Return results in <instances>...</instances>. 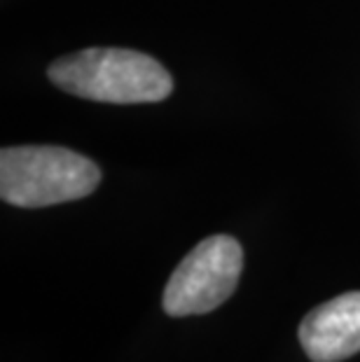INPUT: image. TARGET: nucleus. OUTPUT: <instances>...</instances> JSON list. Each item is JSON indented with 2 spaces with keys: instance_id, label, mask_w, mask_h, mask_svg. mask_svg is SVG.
I'll return each instance as SVG.
<instances>
[{
  "instance_id": "nucleus-4",
  "label": "nucleus",
  "mask_w": 360,
  "mask_h": 362,
  "mask_svg": "<svg viewBox=\"0 0 360 362\" xmlns=\"http://www.w3.org/2000/svg\"><path fill=\"white\" fill-rule=\"evenodd\" d=\"M300 344L313 362H342L360 351V292H344L304 315Z\"/></svg>"
},
{
  "instance_id": "nucleus-1",
  "label": "nucleus",
  "mask_w": 360,
  "mask_h": 362,
  "mask_svg": "<svg viewBox=\"0 0 360 362\" xmlns=\"http://www.w3.org/2000/svg\"><path fill=\"white\" fill-rule=\"evenodd\" d=\"M50 80L66 94L101 103H157L173 91L166 68L143 52L91 47L57 59Z\"/></svg>"
},
{
  "instance_id": "nucleus-2",
  "label": "nucleus",
  "mask_w": 360,
  "mask_h": 362,
  "mask_svg": "<svg viewBox=\"0 0 360 362\" xmlns=\"http://www.w3.org/2000/svg\"><path fill=\"white\" fill-rule=\"evenodd\" d=\"M101 182L94 161L57 145H19L0 152V197L19 208H45L91 194Z\"/></svg>"
},
{
  "instance_id": "nucleus-3",
  "label": "nucleus",
  "mask_w": 360,
  "mask_h": 362,
  "mask_svg": "<svg viewBox=\"0 0 360 362\" xmlns=\"http://www.w3.org/2000/svg\"><path fill=\"white\" fill-rule=\"evenodd\" d=\"M243 250L236 238H204L175 267L164 290V311L175 318L202 315L225 304L239 285Z\"/></svg>"
}]
</instances>
